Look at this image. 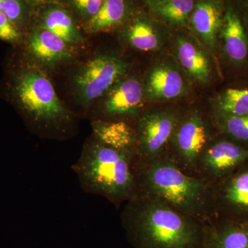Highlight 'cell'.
I'll return each mask as SVG.
<instances>
[{
	"label": "cell",
	"mask_w": 248,
	"mask_h": 248,
	"mask_svg": "<svg viewBox=\"0 0 248 248\" xmlns=\"http://www.w3.org/2000/svg\"><path fill=\"white\" fill-rule=\"evenodd\" d=\"M244 17L248 31V3H244Z\"/></svg>",
	"instance_id": "cell-27"
},
{
	"label": "cell",
	"mask_w": 248,
	"mask_h": 248,
	"mask_svg": "<svg viewBox=\"0 0 248 248\" xmlns=\"http://www.w3.org/2000/svg\"><path fill=\"white\" fill-rule=\"evenodd\" d=\"M217 115L242 116L248 114V86L229 87L218 94Z\"/></svg>",
	"instance_id": "cell-23"
},
{
	"label": "cell",
	"mask_w": 248,
	"mask_h": 248,
	"mask_svg": "<svg viewBox=\"0 0 248 248\" xmlns=\"http://www.w3.org/2000/svg\"><path fill=\"white\" fill-rule=\"evenodd\" d=\"M205 248H248V229L215 219L207 224Z\"/></svg>",
	"instance_id": "cell-19"
},
{
	"label": "cell",
	"mask_w": 248,
	"mask_h": 248,
	"mask_svg": "<svg viewBox=\"0 0 248 248\" xmlns=\"http://www.w3.org/2000/svg\"><path fill=\"white\" fill-rule=\"evenodd\" d=\"M121 221L134 248H205L207 224L156 197L129 201Z\"/></svg>",
	"instance_id": "cell-2"
},
{
	"label": "cell",
	"mask_w": 248,
	"mask_h": 248,
	"mask_svg": "<svg viewBox=\"0 0 248 248\" xmlns=\"http://www.w3.org/2000/svg\"><path fill=\"white\" fill-rule=\"evenodd\" d=\"M219 40L227 64L233 71L248 70V31L244 17V3L225 4Z\"/></svg>",
	"instance_id": "cell-11"
},
{
	"label": "cell",
	"mask_w": 248,
	"mask_h": 248,
	"mask_svg": "<svg viewBox=\"0 0 248 248\" xmlns=\"http://www.w3.org/2000/svg\"><path fill=\"white\" fill-rule=\"evenodd\" d=\"M127 71V63L112 54H97L83 62L70 79L77 104L89 110L115 83L126 76Z\"/></svg>",
	"instance_id": "cell-5"
},
{
	"label": "cell",
	"mask_w": 248,
	"mask_h": 248,
	"mask_svg": "<svg viewBox=\"0 0 248 248\" xmlns=\"http://www.w3.org/2000/svg\"><path fill=\"white\" fill-rule=\"evenodd\" d=\"M179 118L167 112H153L139 117L134 125L136 138L135 158L149 160L165 156Z\"/></svg>",
	"instance_id": "cell-10"
},
{
	"label": "cell",
	"mask_w": 248,
	"mask_h": 248,
	"mask_svg": "<svg viewBox=\"0 0 248 248\" xmlns=\"http://www.w3.org/2000/svg\"><path fill=\"white\" fill-rule=\"evenodd\" d=\"M225 4L220 1H202L195 5L190 20L195 32L212 48L219 40Z\"/></svg>",
	"instance_id": "cell-15"
},
{
	"label": "cell",
	"mask_w": 248,
	"mask_h": 248,
	"mask_svg": "<svg viewBox=\"0 0 248 248\" xmlns=\"http://www.w3.org/2000/svg\"><path fill=\"white\" fill-rule=\"evenodd\" d=\"M0 97L40 138L63 141L78 133V117L60 100L49 75L19 48H13L5 60Z\"/></svg>",
	"instance_id": "cell-1"
},
{
	"label": "cell",
	"mask_w": 248,
	"mask_h": 248,
	"mask_svg": "<svg viewBox=\"0 0 248 248\" xmlns=\"http://www.w3.org/2000/svg\"><path fill=\"white\" fill-rule=\"evenodd\" d=\"M134 158L133 155L108 146L92 135L72 169L84 192L105 197L119 209L138 195Z\"/></svg>",
	"instance_id": "cell-4"
},
{
	"label": "cell",
	"mask_w": 248,
	"mask_h": 248,
	"mask_svg": "<svg viewBox=\"0 0 248 248\" xmlns=\"http://www.w3.org/2000/svg\"><path fill=\"white\" fill-rule=\"evenodd\" d=\"M123 31L125 42L141 51H153L159 48L161 39L153 23L141 15L130 16Z\"/></svg>",
	"instance_id": "cell-18"
},
{
	"label": "cell",
	"mask_w": 248,
	"mask_h": 248,
	"mask_svg": "<svg viewBox=\"0 0 248 248\" xmlns=\"http://www.w3.org/2000/svg\"><path fill=\"white\" fill-rule=\"evenodd\" d=\"M78 22L74 15L63 3L37 1L31 24L50 31L78 48L85 42Z\"/></svg>",
	"instance_id": "cell-12"
},
{
	"label": "cell",
	"mask_w": 248,
	"mask_h": 248,
	"mask_svg": "<svg viewBox=\"0 0 248 248\" xmlns=\"http://www.w3.org/2000/svg\"><path fill=\"white\" fill-rule=\"evenodd\" d=\"M233 174L211 187L216 219L224 215L248 213V170Z\"/></svg>",
	"instance_id": "cell-13"
},
{
	"label": "cell",
	"mask_w": 248,
	"mask_h": 248,
	"mask_svg": "<svg viewBox=\"0 0 248 248\" xmlns=\"http://www.w3.org/2000/svg\"><path fill=\"white\" fill-rule=\"evenodd\" d=\"M145 97L151 100H170L185 92L186 85L181 73L174 67L159 64L153 67L147 76Z\"/></svg>",
	"instance_id": "cell-14"
},
{
	"label": "cell",
	"mask_w": 248,
	"mask_h": 248,
	"mask_svg": "<svg viewBox=\"0 0 248 248\" xmlns=\"http://www.w3.org/2000/svg\"><path fill=\"white\" fill-rule=\"evenodd\" d=\"M102 3L103 0H71L64 4L83 25L97 14Z\"/></svg>",
	"instance_id": "cell-25"
},
{
	"label": "cell",
	"mask_w": 248,
	"mask_h": 248,
	"mask_svg": "<svg viewBox=\"0 0 248 248\" xmlns=\"http://www.w3.org/2000/svg\"><path fill=\"white\" fill-rule=\"evenodd\" d=\"M93 136L114 149L133 155L136 153V138L133 125L121 121L93 120Z\"/></svg>",
	"instance_id": "cell-16"
},
{
	"label": "cell",
	"mask_w": 248,
	"mask_h": 248,
	"mask_svg": "<svg viewBox=\"0 0 248 248\" xmlns=\"http://www.w3.org/2000/svg\"><path fill=\"white\" fill-rule=\"evenodd\" d=\"M133 170L138 195L161 199L205 224L216 219L211 187L183 172L166 155L149 160L134 158Z\"/></svg>",
	"instance_id": "cell-3"
},
{
	"label": "cell",
	"mask_w": 248,
	"mask_h": 248,
	"mask_svg": "<svg viewBox=\"0 0 248 248\" xmlns=\"http://www.w3.org/2000/svg\"><path fill=\"white\" fill-rule=\"evenodd\" d=\"M214 125L220 135L248 151V114L242 116L217 115Z\"/></svg>",
	"instance_id": "cell-22"
},
{
	"label": "cell",
	"mask_w": 248,
	"mask_h": 248,
	"mask_svg": "<svg viewBox=\"0 0 248 248\" xmlns=\"http://www.w3.org/2000/svg\"><path fill=\"white\" fill-rule=\"evenodd\" d=\"M36 3L25 0H0V11L24 35L32 22Z\"/></svg>",
	"instance_id": "cell-24"
},
{
	"label": "cell",
	"mask_w": 248,
	"mask_h": 248,
	"mask_svg": "<svg viewBox=\"0 0 248 248\" xmlns=\"http://www.w3.org/2000/svg\"><path fill=\"white\" fill-rule=\"evenodd\" d=\"M23 39L24 34L0 11V40L10 44L13 48H19L22 45Z\"/></svg>",
	"instance_id": "cell-26"
},
{
	"label": "cell",
	"mask_w": 248,
	"mask_h": 248,
	"mask_svg": "<svg viewBox=\"0 0 248 248\" xmlns=\"http://www.w3.org/2000/svg\"><path fill=\"white\" fill-rule=\"evenodd\" d=\"M130 17L128 2L123 0H103L97 14L82 25L87 34L109 32L123 25Z\"/></svg>",
	"instance_id": "cell-17"
},
{
	"label": "cell",
	"mask_w": 248,
	"mask_h": 248,
	"mask_svg": "<svg viewBox=\"0 0 248 248\" xmlns=\"http://www.w3.org/2000/svg\"><path fill=\"white\" fill-rule=\"evenodd\" d=\"M18 48L48 75L78 61V48L50 31L34 24H31Z\"/></svg>",
	"instance_id": "cell-7"
},
{
	"label": "cell",
	"mask_w": 248,
	"mask_h": 248,
	"mask_svg": "<svg viewBox=\"0 0 248 248\" xmlns=\"http://www.w3.org/2000/svg\"><path fill=\"white\" fill-rule=\"evenodd\" d=\"M248 160V150L226 137L214 138L199 160L195 177L213 187L230 177Z\"/></svg>",
	"instance_id": "cell-9"
},
{
	"label": "cell",
	"mask_w": 248,
	"mask_h": 248,
	"mask_svg": "<svg viewBox=\"0 0 248 248\" xmlns=\"http://www.w3.org/2000/svg\"><path fill=\"white\" fill-rule=\"evenodd\" d=\"M176 49L178 60L186 72L199 82H208L212 68L203 50L185 37L178 38Z\"/></svg>",
	"instance_id": "cell-20"
},
{
	"label": "cell",
	"mask_w": 248,
	"mask_h": 248,
	"mask_svg": "<svg viewBox=\"0 0 248 248\" xmlns=\"http://www.w3.org/2000/svg\"><path fill=\"white\" fill-rule=\"evenodd\" d=\"M152 12L172 24L186 25L195 8L192 0H153L147 1Z\"/></svg>",
	"instance_id": "cell-21"
},
{
	"label": "cell",
	"mask_w": 248,
	"mask_h": 248,
	"mask_svg": "<svg viewBox=\"0 0 248 248\" xmlns=\"http://www.w3.org/2000/svg\"><path fill=\"white\" fill-rule=\"evenodd\" d=\"M211 127L197 113L179 121L166 156L183 172L195 176L202 153L213 140Z\"/></svg>",
	"instance_id": "cell-6"
},
{
	"label": "cell",
	"mask_w": 248,
	"mask_h": 248,
	"mask_svg": "<svg viewBox=\"0 0 248 248\" xmlns=\"http://www.w3.org/2000/svg\"><path fill=\"white\" fill-rule=\"evenodd\" d=\"M144 86L139 78L125 76L115 83L97 103L99 108L91 120L121 121L133 125L143 105Z\"/></svg>",
	"instance_id": "cell-8"
}]
</instances>
